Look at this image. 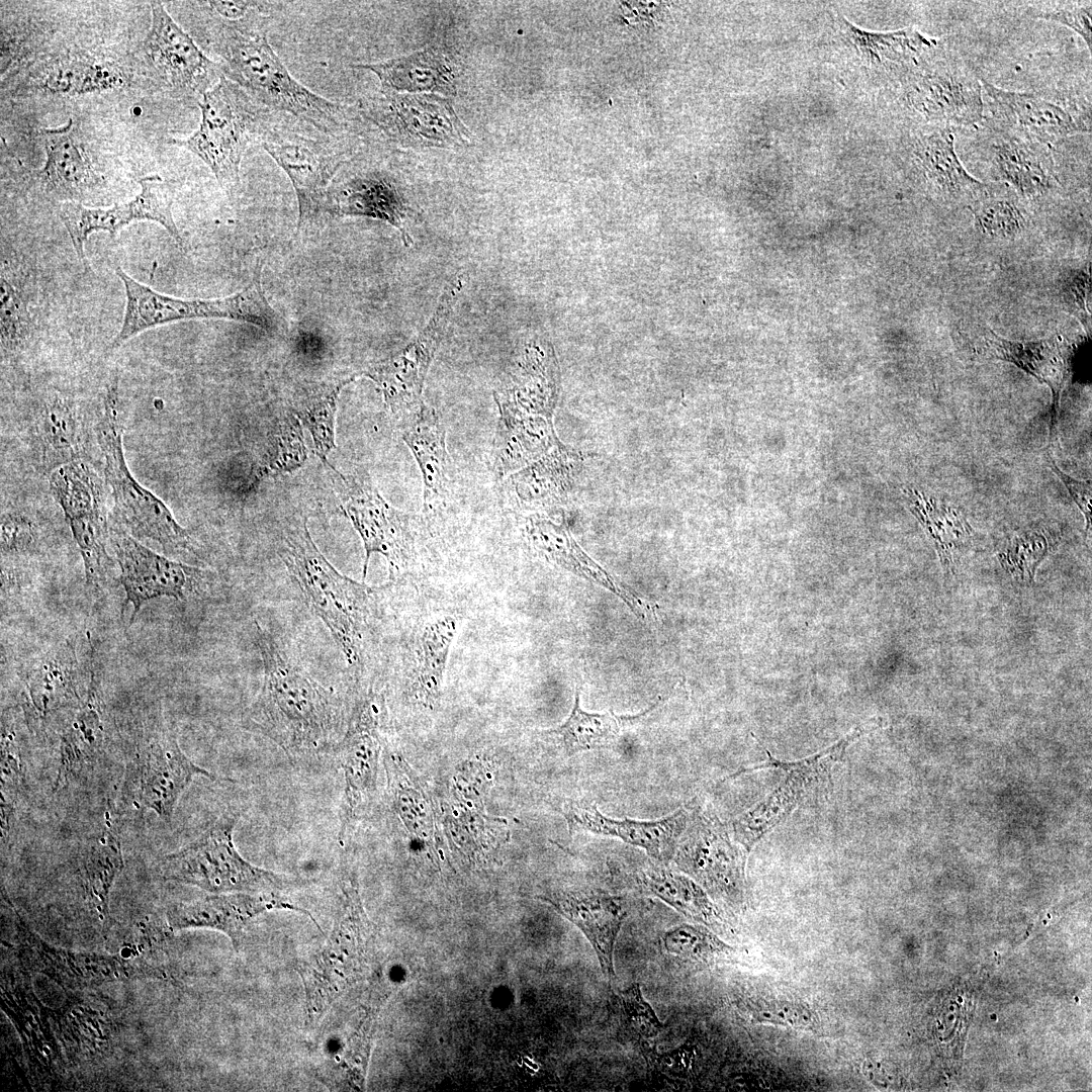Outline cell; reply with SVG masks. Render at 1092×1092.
<instances>
[{
  "label": "cell",
  "mask_w": 1092,
  "mask_h": 1092,
  "mask_svg": "<svg viewBox=\"0 0 1092 1092\" xmlns=\"http://www.w3.org/2000/svg\"><path fill=\"white\" fill-rule=\"evenodd\" d=\"M261 687L247 707L252 730L294 758L328 751L340 719L336 696L297 665L280 642L257 624Z\"/></svg>",
  "instance_id": "6da1fadb"
},
{
  "label": "cell",
  "mask_w": 1092,
  "mask_h": 1092,
  "mask_svg": "<svg viewBox=\"0 0 1092 1092\" xmlns=\"http://www.w3.org/2000/svg\"><path fill=\"white\" fill-rule=\"evenodd\" d=\"M226 77L255 101L297 117L324 133L342 118L339 104L296 80L271 47L263 28L248 22L224 23L215 40Z\"/></svg>",
  "instance_id": "7a4b0ae2"
},
{
  "label": "cell",
  "mask_w": 1092,
  "mask_h": 1092,
  "mask_svg": "<svg viewBox=\"0 0 1092 1092\" xmlns=\"http://www.w3.org/2000/svg\"><path fill=\"white\" fill-rule=\"evenodd\" d=\"M278 554L307 606L329 629L347 663L358 665L362 632L374 588L335 568L313 542L304 518L282 529Z\"/></svg>",
  "instance_id": "3957f363"
},
{
  "label": "cell",
  "mask_w": 1092,
  "mask_h": 1092,
  "mask_svg": "<svg viewBox=\"0 0 1092 1092\" xmlns=\"http://www.w3.org/2000/svg\"><path fill=\"white\" fill-rule=\"evenodd\" d=\"M97 439L104 459V478L111 489L113 512L119 525L139 541H149L171 555L190 551L193 539L168 507L144 487L127 467L119 414L117 382L108 386Z\"/></svg>",
  "instance_id": "277c9868"
},
{
  "label": "cell",
  "mask_w": 1092,
  "mask_h": 1092,
  "mask_svg": "<svg viewBox=\"0 0 1092 1092\" xmlns=\"http://www.w3.org/2000/svg\"><path fill=\"white\" fill-rule=\"evenodd\" d=\"M242 811L229 807L196 839L159 862L166 881L198 887L212 894L281 892L294 887L290 877L257 867L238 851L234 831Z\"/></svg>",
  "instance_id": "5b68a950"
},
{
  "label": "cell",
  "mask_w": 1092,
  "mask_h": 1092,
  "mask_svg": "<svg viewBox=\"0 0 1092 1092\" xmlns=\"http://www.w3.org/2000/svg\"><path fill=\"white\" fill-rule=\"evenodd\" d=\"M254 99L239 85L221 76L201 97V119L189 136L170 139L169 144L186 149L211 170L230 199L240 189V168L246 149L259 136L262 124Z\"/></svg>",
  "instance_id": "8992f818"
},
{
  "label": "cell",
  "mask_w": 1092,
  "mask_h": 1092,
  "mask_svg": "<svg viewBox=\"0 0 1092 1092\" xmlns=\"http://www.w3.org/2000/svg\"><path fill=\"white\" fill-rule=\"evenodd\" d=\"M868 730V726H858L829 747L797 760H781L765 750L764 763L735 772L733 776L772 768L781 770L784 778L764 798L732 820L730 831L734 841L748 853L796 809L817 803L827 794L832 770L848 746Z\"/></svg>",
  "instance_id": "52a82bcc"
},
{
  "label": "cell",
  "mask_w": 1092,
  "mask_h": 1092,
  "mask_svg": "<svg viewBox=\"0 0 1092 1092\" xmlns=\"http://www.w3.org/2000/svg\"><path fill=\"white\" fill-rule=\"evenodd\" d=\"M116 274L123 283L126 302L122 325L111 349L146 330L186 320L228 318L251 323L266 331L279 329L280 318L267 302L259 279L224 298L181 299L153 290L119 267Z\"/></svg>",
  "instance_id": "ba28073f"
},
{
  "label": "cell",
  "mask_w": 1092,
  "mask_h": 1092,
  "mask_svg": "<svg viewBox=\"0 0 1092 1092\" xmlns=\"http://www.w3.org/2000/svg\"><path fill=\"white\" fill-rule=\"evenodd\" d=\"M341 889L342 911L327 942L297 967L304 987L306 1023L311 1026L355 980L357 959L362 954L359 934L365 929L366 916L355 879L343 880Z\"/></svg>",
  "instance_id": "9c48e42d"
},
{
  "label": "cell",
  "mask_w": 1092,
  "mask_h": 1092,
  "mask_svg": "<svg viewBox=\"0 0 1092 1092\" xmlns=\"http://www.w3.org/2000/svg\"><path fill=\"white\" fill-rule=\"evenodd\" d=\"M49 485L79 548L87 585L100 587L111 564L106 551L109 532L102 478L79 459L50 471Z\"/></svg>",
  "instance_id": "30bf717a"
},
{
  "label": "cell",
  "mask_w": 1092,
  "mask_h": 1092,
  "mask_svg": "<svg viewBox=\"0 0 1092 1092\" xmlns=\"http://www.w3.org/2000/svg\"><path fill=\"white\" fill-rule=\"evenodd\" d=\"M462 286L461 276L451 281L443 291L437 308L424 330L398 353L364 372L380 387L387 405L399 425L425 405L423 400L425 379Z\"/></svg>",
  "instance_id": "8fae6325"
},
{
  "label": "cell",
  "mask_w": 1092,
  "mask_h": 1092,
  "mask_svg": "<svg viewBox=\"0 0 1092 1092\" xmlns=\"http://www.w3.org/2000/svg\"><path fill=\"white\" fill-rule=\"evenodd\" d=\"M747 852L711 813H693L673 855L674 862L712 896L732 907L744 900Z\"/></svg>",
  "instance_id": "7c38bea8"
},
{
  "label": "cell",
  "mask_w": 1092,
  "mask_h": 1092,
  "mask_svg": "<svg viewBox=\"0 0 1092 1092\" xmlns=\"http://www.w3.org/2000/svg\"><path fill=\"white\" fill-rule=\"evenodd\" d=\"M365 114L403 147L461 148L474 142L450 101L437 94L383 92L367 103Z\"/></svg>",
  "instance_id": "4fadbf2b"
},
{
  "label": "cell",
  "mask_w": 1092,
  "mask_h": 1092,
  "mask_svg": "<svg viewBox=\"0 0 1092 1092\" xmlns=\"http://www.w3.org/2000/svg\"><path fill=\"white\" fill-rule=\"evenodd\" d=\"M263 149L289 178L298 202L297 231L329 213L331 182L343 160L326 143L285 126L263 125Z\"/></svg>",
  "instance_id": "5bb4252c"
},
{
  "label": "cell",
  "mask_w": 1092,
  "mask_h": 1092,
  "mask_svg": "<svg viewBox=\"0 0 1092 1092\" xmlns=\"http://www.w3.org/2000/svg\"><path fill=\"white\" fill-rule=\"evenodd\" d=\"M141 190L131 200L108 208L87 207L79 202H63L60 218L66 228L79 260L85 265V242L94 232L114 235L132 221L152 220L161 224L176 244L184 249V240L173 217L174 189L160 175L139 179Z\"/></svg>",
  "instance_id": "9a60e30c"
},
{
  "label": "cell",
  "mask_w": 1092,
  "mask_h": 1092,
  "mask_svg": "<svg viewBox=\"0 0 1092 1092\" xmlns=\"http://www.w3.org/2000/svg\"><path fill=\"white\" fill-rule=\"evenodd\" d=\"M109 538L125 594L123 607L132 608L130 624L147 602L185 599L206 576V571L157 553L120 528L111 529Z\"/></svg>",
  "instance_id": "2e32d148"
},
{
  "label": "cell",
  "mask_w": 1092,
  "mask_h": 1092,
  "mask_svg": "<svg viewBox=\"0 0 1092 1092\" xmlns=\"http://www.w3.org/2000/svg\"><path fill=\"white\" fill-rule=\"evenodd\" d=\"M152 20L143 50L159 80L177 97L209 90L220 70L171 17L161 3L151 4Z\"/></svg>",
  "instance_id": "e0dca14e"
},
{
  "label": "cell",
  "mask_w": 1092,
  "mask_h": 1092,
  "mask_svg": "<svg viewBox=\"0 0 1092 1092\" xmlns=\"http://www.w3.org/2000/svg\"><path fill=\"white\" fill-rule=\"evenodd\" d=\"M343 482L341 509L361 537L365 549L363 579L373 553L383 555L390 572H398L411 557L407 517L380 495L368 476L340 475Z\"/></svg>",
  "instance_id": "ac0fdd59"
},
{
  "label": "cell",
  "mask_w": 1092,
  "mask_h": 1092,
  "mask_svg": "<svg viewBox=\"0 0 1092 1092\" xmlns=\"http://www.w3.org/2000/svg\"><path fill=\"white\" fill-rule=\"evenodd\" d=\"M909 98L932 125H975L983 120L981 79L964 66L932 61L915 73Z\"/></svg>",
  "instance_id": "d6986e66"
},
{
  "label": "cell",
  "mask_w": 1092,
  "mask_h": 1092,
  "mask_svg": "<svg viewBox=\"0 0 1092 1092\" xmlns=\"http://www.w3.org/2000/svg\"><path fill=\"white\" fill-rule=\"evenodd\" d=\"M989 108L991 129L1006 135L1050 146L1080 132L1090 124L1070 109L1032 93L998 88L981 79Z\"/></svg>",
  "instance_id": "ffe728a7"
},
{
  "label": "cell",
  "mask_w": 1092,
  "mask_h": 1092,
  "mask_svg": "<svg viewBox=\"0 0 1092 1092\" xmlns=\"http://www.w3.org/2000/svg\"><path fill=\"white\" fill-rule=\"evenodd\" d=\"M272 910H289L307 915L316 925L311 913L280 892H232L212 894L188 902L172 904L166 920L174 930L208 928L225 934L239 950L247 925L257 916Z\"/></svg>",
  "instance_id": "44dd1931"
},
{
  "label": "cell",
  "mask_w": 1092,
  "mask_h": 1092,
  "mask_svg": "<svg viewBox=\"0 0 1092 1092\" xmlns=\"http://www.w3.org/2000/svg\"><path fill=\"white\" fill-rule=\"evenodd\" d=\"M198 776L215 778L182 751L172 732L162 730L140 753L135 804L168 822L181 795Z\"/></svg>",
  "instance_id": "7402d4cb"
},
{
  "label": "cell",
  "mask_w": 1092,
  "mask_h": 1092,
  "mask_svg": "<svg viewBox=\"0 0 1092 1092\" xmlns=\"http://www.w3.org/2000/svg\"><path fill=\"white\" fill-rule=\"evenodd\" d=\"M380 720L379 698H367L356 707L344 738L336 746L345 782L339 832L341 839L345 837L358 807L375 789L381 747Z\"/></svg>",
  "instance_id": "603a6c76"
},
{
  "label": "cell",
  "mask_w": 1092,
  "mask_h": 1092,
  "mask_svg": "<svg viewBox=\"0 0 1092 1092\" xmlns=\"http://www.w3.org/2000/svg\"><path fill=\"white\" fill-rule=\"evenodd\" d=\"M575 925L593 946L605 978L616 979L614 949L627 913L622 898L596 890H559L537 897Z\"/></svg>",
  "instance_id": "cb8c5ba5"
},
{
  "label": "cell",
  "mask_w": 1092,
  "mask_h": 1092,
  "mask_svg": "<svg viewBox=\"0 0 1092 1092\" xmlns=\"http://www.w3.org/2000/svg\"><path fill=\"white\" fill-rule=\"evenodd\" d=\"M563 815L571 833L588 831L617 837L645 849L660 862L673 858L691 817L689 811L681 808L655 821L616 820L603 815L595 805L578 802L565 804Z\"/></svg>",
  "instance_id": "d4e9b609"
},
{
  "label": "cell",
  "mask_w": 1092,
  "mask_h": 1092,
  "mask_svg": "<svg viewBox=\"0 0 1092 1092\" xmlns=\"http://www.w3.org/2000/svg\"><path fill=\"white\" fill-rule=\"evenodd\" d=\"M979 353L1012 363L1050 387V444L1056 441L1061 393L1071 373V344L1059 335L1038 341H1011L988 331Z\"/></svg>",
  "instance_id": "484cf974"
},
{
  "label": "cell",
  "mask_w": 1092,
  "mask_h": 1092,
  "mask_svg": "<svg viewBox=\"0 0 1092 1092\" xmlns=\"http://www.w3.org/2000/svg\"><path fill=\"white\" fill-rule=\"evenodd\" d=\"M46 161L38 180L47 193L64 202H80L99 186L100 178L93 170L77 138L73 119L57 127L40 129Z\"/></svg>",
  "instance_id": "4316f807"
},
{
  "label": "cell",
  "mask_w": 1092,
  "mask_h": 1092,
  "mask_svg": "<svg viewBox=\"0 0 1092 1092\" xmlns=\"http://www.w3.org/2000/svg\"><path fill=\"white\" fill-rule=\"evenodd\" d=\"M913 157L927 187L944 200L972 203L989 189L961 162L950 126L932 125L922 131L914 143Z\"/></svg>",
  "instance_id": "83f0119b"
},
{
  "label": "cell",
  "mask_w": 1092,
  "mask_h": 1092,
  "mask_svg": "<svg viewBox=\"0 0 1092 1092\" xmlns=\"http://www.w3.org/2000/svg\"><path fill=\"white\" fill-rule=\"evenodd\" d=\"M557 384L554 356L539 347H529L493 390V397L497 408L551 419L557 400Z\"/></svg>",
  "instance_id": "f1b7e54d"
},
{
  "label": "cell",
  "mask_w": 1092,
  "mask_h": 1092,
  "mask_svg": "<svg viewBox=\"0 0 1092 1092\" xmlns=\"http://www.w3.org/2000/svg\"><path fill=\"white\" fill-rule=\"evenodd\" d=\"M992 131L987 159L998 179L1027 198L1038 197L1056 186L1050 146Z\"/></svg>",
  "instance_id": "f546056e"
},
{
  "label": "cell",
  "mask_w": 1092,
  "mask_h": 1092,
  "mask_svg": "<svg viewBox=\"0 0 1092 1092\" xmlns=\"http://www.w3.org/2000/svg\"><path fill=\"white\" fill-rule=\"evenodd\" d=\"M373 72L382 92L456 95L454 66L447 55L435 47L379 63L355 65Z\"/></svg>",
  "instance_id": "4dcf8cb0"
},
{
  "label": "cell",
  "mask_w": 1092,
  "mask_h": 1092,
  "mask_svg": "<svg viewBox=\"0 0 1092 1092\" xmlns=\"http://www.w3.org/2000/svg\"><path fill=\"white\" fill-rule=\"evenodd\" d=\"M492 467L500 480L541 458L559 443L552 421L498 408Z\"/></svg>",
  "instance_id": "1f68e13d"
},
{
  "label": "cell",
  "mask_w": 1092,
  "mask_h": 1092,
  "mask_svg": "<svg viewBox=\"0 0 1092 1092\" xmlns=\"http://www.w3.org/2000/svg\"><path fill=\"white\" fill-rule=\"evenodd\" d=\"M577 462V455L559 442L535 462L507 476L509 497L526 508L560 502L571 487Z\"/></svg>",
  "instance_id": "d6a6232c"
},
{
  "label": "cell",
  "mask_w": 1092,
  "mask_h": 1092,
  "mask_svg": "<svg viewBox=\"0 0 1092 1092\" xmlns=\"http://www.w3.org/2000/svg\"><path fill=\"white\" fill-rule=\"evenodd\" d=\"M30 77L43 93L80 95L101 92L125 83V74L114 62L88 55H64L46 61Z\"/></svg>",
  "instance_id": "836d02e7"
},
{
  "label": "cell",
  "mask_w": 1092,
  "mask_h": 1092,
  "mask_svg": "<svg viewBox=\"0 0 1092 1092\" xmlns=\"http://www.w3.org/2000/svg\"><path fill=\"white\" fill-rule=\"evenodd\" d=\"M400 426L402 439L421 470L428 506L444 496L451 480L445 427L436 411L426 404Z\"/></svg>",
  "instance_id": "e575fe53"
},
{
  "label": "cell",
  "mask_w": 1092,
  "mask_h": 1092,
  "mask_svg": "<svg viewBox=\"0 0 1092 1092\" xmlns=\"http://www.w3.org/2000/svg\"><path fill=\"white\" fill-rule=\"evenodd\" d=\"M33 434L41 461L51 471L82 458L85 429L78 405L71 398L54 394L43 400L35 416Z\"/></svg>",
  "instance_id": "d590c367"
},
{
  "label": "cell",
  "mask_w": 1092,
  "mask_h": 1092,
  "mask_svg": "<svg viewBox=\"0 0 1092 1092\" xmlns=\"http://www.w3.org/2000/svg\"><path fill=\"white\" fill-rule=\"evenodd\" d=\"M78 661L75 647L65 641L48 650L29 667L24 685L33 708L47 715L81 704L78 694Z\"/></svg>",
  "instance_id": "8d00e7d4"
},
{
  "label": "cell",
  "mask_w": 1092,
  "mask_h": 1092,
  "mask_svg": "<svg viewBox=\"0 0 1092 1092\" xmlns=\"http://www.w3.org/2000/svg\"><path fill=\"white\" fill-rule=\"evenodd\" d=\"M407 205L396 187L384 178H354L329 195V214L368 216L396 228L405 246L412 242L404 222Z\"/></svg>",
  "instance_id": "74e56055"
},
{
  "label": "cell",
  "mask_w": 1092,
  "mask_h": 1092,
  "mask_svg": "<svg viewBox=\"0 0 1092 1092\" xmlns=\"http://www.w3.org/2000/svg\"><path fill=\"white\" fill-rule=\"evenodd\" d=\"M98 686L92 668L87 696L61 739L59 784L77 779L101 753L104 721Z\"/></svg>",
  "instance_id": "f35d334b"
},
{
  "label": "cell",
  "mask_w": 1092,
  "mask_h": 1092,
  "mask_svg": "<svg viewBox=\"0 0 1092 1092\" xmlns=\"http://www.w3.org/2000/svg\"><path fill=\"white\" fill-rule=\"evenodd\" d=\"M31 940L39 958L37 968L69 987H94L104 982L154 975L135 970L117 958L56 949L33 936Z\"/></svg>",
  "instance_id": "ab89813d"
},
{
  "label": "cell",
  "mask_w": 1092,
  "mask_h": 1092,
  "mask_svg": "<svg viewBox=\"0 0 1092 1092\" xmlns=\"http://www.w3.org/2000/svg\"><path fill=\"white\" fill-rule=\"evenodd\" d=\"M526 531L533 545L550 561L612 589L626 603L637 606L636 598L622 590L613 579L599 567L573 540L564 522L557 524L550 519L535 515L527 523Z\"/></svg>",
  "instance_id": "60d3db41"
},
{
  "label": "cell",
  "mask_w": 1092,
  "mask_h": 1092,
  "mask_svg": "<svg viewBox=\"0 0 1092 1092\" xmlns=\"http://www.w3.org/2000/svg\"><path fill=\"white\" fill-rule=\"evenodd\" d=\"M909 511L934 543L944 568L950 569L953 553L971 537V526L956 506L933 494L907 488L904 490Z\"/></svg>",
  "instance_id": "b9f144b4"
},
{
  "label": "cell",
  "mask_w": 1092,
  "mask_h": 1092,
  "mask_svg": "<svg viewBox=\"0 0 1092 1092\" xmlns=\"http://www.w3.org/2000/svg\"><path fill=\"white\" fill-rule=\"evenodd\" d=\"M643 888L671 908L709 928H720L723 917L708 894L692 878L661 867H651L639 875Z\"/></svg>",
  "instance_id": "7bdbcfd3"
},
{
  "label": "cell",
  "mask_w": 1092,
  "mask_h": 1092,
  "mask_svg": "<svg viewBox=\"0 0 1092 1092\" xmlns=\"http://www.w3.org/2000/svg\"><path fill=\"white\" fill-rule=\"evenodd\" d=\"M650 710L636 716H619L612 711L603 714L588 713L580 707L577 690L570 715L563 724L548 731V734L559 739L568 755L604 748L617 740L622 729L636 723Z\"/></svg>",
  "instance_id": "ee69618b"
},
{
  "label": "cell",
  "mask_w": 1092,
  "mask_h": 1092,
  "mask_svg": "<svg viewBox=\"0 0 1092 1092\" xmlns=\"http://www.w3.org/2000/svg\"><path fill=\"white\" fill-rule=\"evenodd\" d=\"M460 618L442 616L429 622L419 640L417 692L427 706L438 704L444 673Z\"/></svg>",
  "instance_id": "f6af8a7d"
},
{
  "label": "cell",
  "mask_w": 1092,
  "mask_h": 1092,
  "mask_svg": "<svg viewBox=\"0 0 1092 1092\" xmlns=\"http://www.w3.org/2000/svg\"><path fill=\"white\" fill-rule=\"evenodd\" d=\"M354 380V376L305 387L294 401V414L309 431L315 454L330 465L329 452L335 445V418L337 399L341 389Z\"/></svg>",
  "instance_id": "bcb514c9"
},
{
  "label": "cell",
  "mask_w": 1092,
  "mask_h": 1092,
  "mask_svg": "<svg viewBox=\"0 0 1092 1092\" xmlns=\"http://www.w3.org/2000/svg\"><path fill=\"white\" fill-rule=\"evenodd\" d=\"M122 869L120 842L110 831H104L87 843L82 861L85 888L103 920L108 917L110 890Z\"/></svg>",
  "instance_id": "7dc6e473"
},
{
  "label": "cell",
  "mask_w": 1092,
  "mask_h": 1092,
  "mask_svg": "<svg viewBox=\"0 0 1092 1092\" xmlns=\"http://www.w3.org/2000/svg\"><path fill=\"white\" fill-rule=\"evenodd\" d=\"M2 265L0 281L1 347L5 353L20 351L28 345L33 321L28 309V297L22 282Z\"/></svg>",
  "instance_id": "c3c4849f"
},
{
  "label": "cell",
  "mask_w": 1092,
  "mask_h": 1092,
  "mask_svg": "<svg viewBox=\"0 0 1092 1092\" xmlns=\"http://www.w3.org/2000/svg\"><path fill=\"white\" fill-rule=\"evenodd\" d=\"M662 949L670 957L691 963L714 964L729 958L734 949L703 924H679L661 937Z\"/></svg>",
  "instance_id": "681fc988"
},
{
  "label": "cell",
  "mask_w": 1092,
  "mask_h": 1092,
  "mask_svg": "<svg viewBox=\"0 0 1092 1092\" xmlns=\"http://www.w3.org/2000/svg\"><path fill=\"white\" fill-rule=\"evenodd\" d=\"M969 207L977 226L989 236H1015L1027 224L1026 213L1014 198L990 192V188Z\"/></svg>",
  "instance_id": "f907efd6"
},
{
  "label": "cell",
  "mask_w": 1092,
  "mask_h": 1092,
  "mask_svg": "<svg viewBox=\"0 0 1092 1092\" xmlns=\"http://www.w3.org/2000/svg\"><path fill=\"white\" fill-rule=\"evenodd\" d=\"M748 1017L763 1024H774L806 1031H818L820 1018L808 1004L783 999H757L744 1005Z\"/></svg>",
  "instance_id": "816d5d0a"
},
{
  "label": "cell",
  "mask_w": 1092,
  "mask_h": 1092,
  "mask_svg": "<svg viewBox=\"0 0 1092 1092\" xmlns=\"http://www.w3.org/2000/svg\"><path fill=\"white\" fill-rule=\"evenodd\" d=\"M620 1002L627 1025L641 1039H652L661 1032L663 1024L643 996L638 983L620 992Z\"/></svg>",
  "instance_id": "f5cc1de1"
},
{
  "label": "cell",
  "mask_w": 1092,
  "mask_h": 1092,
  "mask_svg": "<svg viewBox=\"0 0 1092 1092\" xmlns=\"http://www.w3.org/2000/svg\"><path fill=\"white\" fill-rule=\"evenodd\" d=\"M1030 15L1036 18L1055 21L1071 28L1083 38L1091 52V2H1086L1085 4L1080 2L1040 4L1030 8Z\"/></svg>",
  "instance_id": "db71d44e"
},
{
  "label": "cell",
  "mask_w": 1092,
  "mask_h": 1092,
  "mask_svg": "<svg viewBox=\"0 0 1092 1092\" xmlns=\"http://www.w3.org/2000/svg\"><path fill=\"white\" fill-rule=\"evenodd\" d=\"M1 555H27L36 549V525L26 516L5 512L1 515Z\"/></svg>",
  "instance_id": "11a10c76"
},
{
  "label": "cell",
  "mask_w": 1092,
  "mask_h": 1092,
  "mask_svg": "<svg viewBox=\"0 0 1092 1092\" xmlns=\"http://www.w3.org/2000/svg\"><path fill=\"white\" fill-rule=\"evenodd\" d=\"M1048 550L1049 540L1045 534L1031 531L1014 537L1001 559L1008 568L1030 575Z\"/></svg>",
  "instance_id": "9f6ffc18"
},
{
  "label": "cell",
  "mask_w": 1092,
  "mask_h": 1092,
  "mask_svg": "<svg viewBox=\"0 0 1092 1092\" xmlns=\"http://www.w3.org/2000/svg\"><path fill=\"white\" fill-rule=\"evenodd\" d=\"M1090 283V272L1087 269L1078 270L1065 279L1061 288L1063 301L1086 328L1090 321L1087 307Z\"/></svg>",
  "instance_id": "6f0895ef"
},
{
  "label": "cell",
  "mask_w": 1092,
  "mask_h": 1092,
  "mask_svg": "<svg viewBox=\"0 0 1092 1092\" xmlns=\"http://www.w3.org/2000/svg\"><path fill=\"white\" fill-rule=\"evenodd\" d=\"M1 769L2 786H4L2 790L9 789L12 792L18 788L22 781L19 752L12 730H9L4 723H2L1 732Z\"/></svg>",
  "instance_id": "680465c9"
},
{
  "label": "cell",
  "mask_w": 1092,
  "mask_h": 1092,
  "mask_svg": "<svg viewBox=\"0 0 1092 1092\" xmlns=\"http://www.w3.org/2000/svg\"><path fill=\"white\" fill-rule=\"evenodd\" d=\"M651 1064L663 1074L684 1077L689 1075L695 1060V1049L689 1043L665 1053H653Z\"/></svg>",
  "instance_id": "91938a15"
},
{
  "label": "cell",
  "mask_w": 1092,
  "mask_h": 1092,
  "mask_svg": "<svg viewBox=\"0 0 1092 1092\" xmlns=\"http://www.w3.org/2000/svg\"><path fill=\"white\" fill-rule=\"evenodd\" d=\"M1046 459L1049 460L1050 467L1053 472L1061 479V481L1064 483L1067 490L1069 491L1072 499L1083 513L1086 521V531L1090 530L1092 496L1091 481L1078 480L1066 474L1059 468L1049 451H1046Z\"/></svg>",
  "instance_id": "94428289"
},
{
  "label": "cell",
  "mask_w": 1092,
  "mask_h": 1092,
  "mask_svg": "<svg viewBox=\"0 0 1092 1092\" xmlns=\"http://www.w3.org/2000/svg\"><path fill=\"white\" fill-rule=\"evenodd\" d=\"M210 8L228 23L247 21L254 12H260L263 2L255 1H207Z\"/></svg>",
  "instance_id": "6125c7cd"
}]
</instances>
